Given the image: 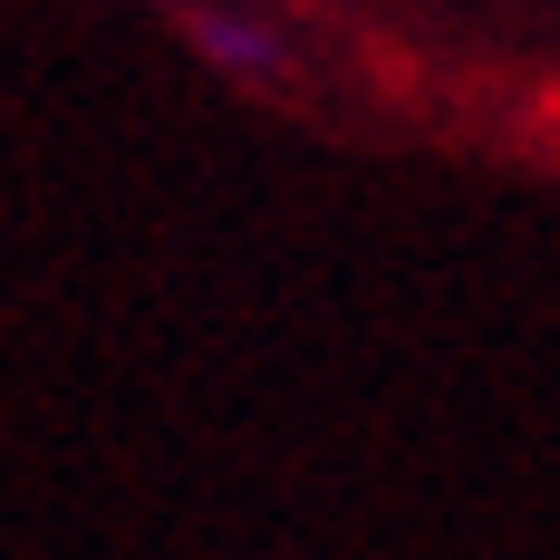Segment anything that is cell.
Instances as JSON below:
<instances>
[{
	"label": "cell",
	"instance_id": "1",
	"mask_svg": "<svg viewBox=\"0 0 560 560\" xmlns=\"http://www.w3.org/2000/svg\"><path fill=\"white\" fill-rule=\"evenodd\" d=\"M194 49L213 58V68H232V78H280V68H290L280 30H261L252 10H203V20H194Z\"/></svg>",
	"mask_w": 560,
	"mask_h": 560
}]
</instances>
